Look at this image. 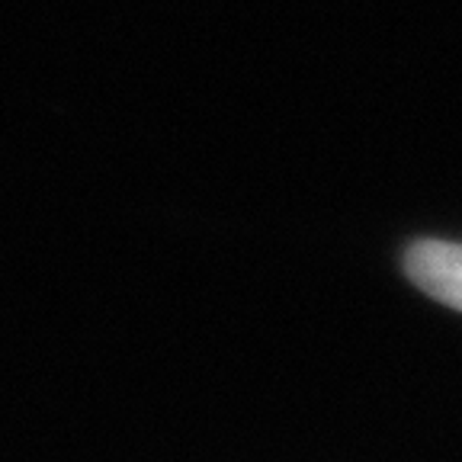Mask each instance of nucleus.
<instances>
[{"label": "nucleus", "mask_w": 462, "mask_h": 462, "mask_svg": "<svg viewBox=\"0 0 462 462\" xmlns=\"http://www.w3.org/2000/svg\"><path fill=\"white\" fill-rule=\"evenodd\" d=\"M404 273L437 302L459 311L462 305V247L456 241L424 238L404 254Z\"/></svg>", "instance_id": "obj_1"}]
</instances>
